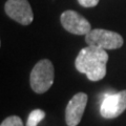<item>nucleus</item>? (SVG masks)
I'll return each mask as SVG.
<instances>
[{
    "instance_id": "423d86ee",
    "label": "nucleus",
    "mask_w": 126,
    "mask_h": 126,
    "mask_svg": "<svg viewBox=\"0 0 126 126\" xmlns=\"http://www.w3.org/2000/svg\"><path fill=\"white\" fill-rule=\"evenodd\" d=\"M61 24L64 29L75 35H87L90 31V23L75 11H65L61 14Z\"/></svg>"
},
{
    "instance_id": "20e7f679",
    "label": "nucleus",
    "mask_w": 126,
    "mask_h": 126,
    "mask_svg": "<svg viewBox=\"0 0 126 126\" xmlns=\"http://www.w3.org/2000/svg\"><path fill=\"white\" fill-rule=\"evenodd\" d=\"M126 109V90L105 94L101 103L100 112L105 119H113L123 113Z\"/></svg>"
},
{
    "instance_id": "f03ea898",
    "label": "nucleus",
    "mask_w": 126,
    "mask_h": 126,
    "mask_svg": "<svg viewBox=\"0 0 126 126\" xmlns=\"http://www.w3.org/2000/svg\"><path fill=\"white\" fill-rule=\"evenodd\" d=\"M54 66L48 59L40 60L31 73V86L37 94H43L47 92L54 83Z\"/></svg>"
},
{
    "instance_id": "7ed1b4c3",
    "label": "nucleus",
    "mask_w": 126,
    "mask_h": 126,
    "mask_svg": "<svg viewBox=\"0 0 126 126\" xmlns=\"http://www.w3.org/2000/svg\"><path fill=\"white\" fill-rule=\"evenodd\" d=\"M85 41L87 45L96 46L105 50L120 48L124 43L121 35L116 32L102 29L92 30L87 35H85Z\"/></svg>"
},
{
    "instance_id": "0eeeda50",
    "label": "nucleus",
    "mask_w": 126,
    "mask_h": 126,
    "mask_svg": "<svg viewBox=\"0 0 126 126\" xmlns=\"http://www.w3.org/2000/svg\"><path fill=\"white\" fill-rule=\"evenodd\" d=\"M87 104V94L78 93L69 100L65 110V122L67 126H77L82 119Z\"/></svg>"
},
{
    "instance_id": "f257e3e1",
    "label": "nucleus",
    "mask_w": 126,
    "mask_h": 126,
    "mask_svg": "<svg viewBox=\"0 0 126 126\" xmlns=\"http://www.w3.org/2000/svg\"><path fill=\"white\" fill-rule=\"evenodd\" d=\"M108 54L105 49L87 45L80 50L75 61L78 72L85 74L88 80L99 81L106 75Z\"/></svg>"
},
{
    "instance_id": "1a4fd4ad",
    "label": "nucleus",
    "mask_w": 126,
    "mask_h": 126,
    "mask_svg": "<svg viewBox=\"0 0 126 126\" xmlns=\"http://www.w3.org/2000/svg\"><path fill=\"white\" fill-rule=\"evenodd\" d=\"M0 126H23L22 120L17 116H11L2 121Z\"/></svg>"
},
{
    "instance_id": "39448f33",
    "label": "nucleus",
    "mask_w": 126,
    "mask_h": 126,
    "mask_svg": "<svg viewBox=\"0 0 126 126\" xmlns=\"http://www.w3.org/2000/svg\"><path fill=\"white\" fill-rule=\"evenodd\" d=\"M4 11L11 19L22 25H29L34 20V14L27 0H7Z\"/></svg>"
},
{
    "instance_id": "9d476101",
    "label": "nucleus",
    "mask_w": 126,
    "mask_h": 126,
    "mask_svg": "<svg viewBox=\"0 0 126 126\" xmlns=\"http://www.w3.org/2000/svg\"><path fill=\"white\" fill-rule=\"evenodd\" d=\"M78 2L83 7H94L99 3V0H78Z\"/></svg>"
},
{
    "instance_id": "6e6552de",
    "label": "nucleus",
    "mask_w": 126,
    "mask_h": 126,
    "mask_svg": "<svg viewBox=\"0 0 126 126\" xmlns=\"http://www.w3.org/2000/svg\"><path fill=\"white\" fill-rule=\"evenodd\" d=\"M44 117H45V112L43 110L34 109L29 116L26 126H37L39 124V122L44 119Z\"/></svg>"
}]
</instances>
